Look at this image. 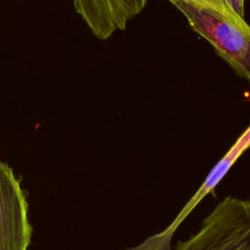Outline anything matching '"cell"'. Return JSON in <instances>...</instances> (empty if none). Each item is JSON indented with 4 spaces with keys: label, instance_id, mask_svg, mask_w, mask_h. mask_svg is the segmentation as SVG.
<instances>
[{
    "label": "cell",
    "instance_id": "cell-1",
    "mask_svg": "<svg viewBox=\"0 0 250 250\" xmlns=\"http://www.w3.org/2000/svg\"><path fill=\"white\" fill-rule=\"evenodd\" d=\"M172 3L185 15L192 29L207 39L217 54L239 76L250 81V26L186 0Z\"/></svg>",
    "mask_w": 250,
    "mask_h": 250
},
{
    "label": "cell",
    "instance_id": "cell-4",
    "mask_svg": "<svg viewBox=\"0 0 250 250\" xmlns=\"http://www.w3.org/2000/svg\"><path fill=\"white\" fill-rule=\"evenodd\" d=\"M146 0H74L76 10L83 16L93 32L107 38L116 28L138 14Z\"/></svg>",
    "mask_w": 250,
    "mask_h": 250
},
{
    "label": "cell",
    "instance_id": "cell-5",
    "mask_svg": "<svg viewBox=\"0 0 250 250\" xmlns=\"http://www.w3.org/2000/svg\"><path fill=\"white\" fill-rule=\"evenodd\" d=\"M230 163L231 161L229 158H226L220 163V165H218L212 171V173L205 180L204 184L197 190L196 194H194V196L191 198L189 203L184 208L183 212L176 218L174 223L171 226H169L163 232L149 237L145 243L131 250H171L170 240L176 228L188 216V214L192 210V208L197 204V202L201 198H203L206 195V193L211 191V189L216 186V184L221 180V178L224 176L226 171L229 169V167L230 166Z\"/></svg>",
    "mask_w": 250,
    "mask_h": 250
},
{
    "label": "cell",
    "instance_id": "cell-2",
    "mask_svg": "<svg viewBox=\"0 0 250 250\" xmlns=\"http://www.w3.org/2000/svg\"><path fill=\"white\" fill-rule=\"evenodd\" d=\"M174 250H250V201L227 196Z\"/></svg>",
    "mask_w": 250,
    "mask_h": 250
},
{
    "label": "cell",
    "instance_id": "cell-6",
    "mask_svg": "<svg viewBox=\"0 0 250 250\" xmlns=\"http://www.w3.org/2000/svg\"><path fill=\"white\" fill-rule=\"evenodd\" d=\"M172 2L173 0H169ZM196 6L220 13L235 21L245 22L244 0H186Z\"/></svg>",
    "mask_w": 250,
    "mask_h": 250
},
{
    "label": "cell",
    "instance_id": "cell-3",
    "mask_svg": "<svg viewBox=\"0 0 250 250\" xmlns=\"http://www.w3.org/2000/svg\"><path fill=\"white\" fill-rule=\"evenodd\" d=\"M31 233L25 191L13 169L0 161V250H27Z\"/></svg>",
    "mask_w": 250,
    "mask_h": 250
}]
</instances>
